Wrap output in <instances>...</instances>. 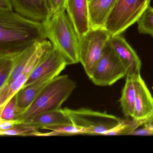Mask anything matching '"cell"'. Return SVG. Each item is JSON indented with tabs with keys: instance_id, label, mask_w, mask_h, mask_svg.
Wrapping results in <instances>:
<instances>
[{
	"instance_id": "1",
	"label": "cell",
	"mask_w": 153,
	"mask_h": 153,
	"mask_svg": "<svg viewBox=\"0 0 153 153\" xmlns=\"http://www.w3.org/2000/svg\"><path fill=\"white\" fill-rule=\"evenodd\" d=\"M47 39L42 22L14 10H0V55L17 54Z\"/></svg>"
},
{
	"instance_id": "2",
	"label": "cell",
	"mask_w": 153,
	"mask_h": 153,
	"mask_svg": "<svg viewBox=\"0 0 153 153\" xmlns=\"http://www.w3.org/2000/svg\"><path fill=\"white\" fill-rule=\"evenodd\" d=\"M42 23L47 39L61 54L67 65L79 63V37L66 10L48 17Z\"/></svg>"
},
{
	"instance_id": "3",
	"label": "cell",
	"mask_w": 153,
	"mask_h": 153,
	"mask_svg": "<svg viewBox=\"0 0 153 153\" xmlns=\"http://www.w3.org/2000/svg\"><path fill=\"white\" fill-rule=\"evenodd\" d=\"M76 87V82L68 75L57 76L45 87L19 120L22 123L41 113L61 110Z\"/></svg>"
},
{
	"instance_id": "4",
	"label": "cell",
	"mask_w": 153,
	"mask_h": 153,
	"mask_svg": "<svg viewBox=\"0 0 153 153\" xmlns=\"http://www.w3.org/2000/svg\"><path fill=\"white\" fill-rule=\"evenodd\" d=\"M151 0H117L109 15L105 28L111 36L122 34L138 21L150 6Z\"/></svg>"
},
{
	"instance_id": "5",
	"label": "cell",
	"mask_w": 153,
	"mask_h": 153,
	"mask_svg": "<svg viewBox=\"0 0 153 153\" xmlns=\"http://www.w3.org/2000/svg\"><path fill=\"white\" fill-rule=\"evenodd\" d=\"M76 126L84 129L87 135H105L117 126L122 119L105 112H101L86 108L63 109Z\"/></svg>"
},
{
	"instance_id": "6",
	"label": "cell",
	"mask_w": 153,
	"mask_h": 153,
	"mask_svg": "<svg viewBox=\"0 0 153 153\" xmlns=\"http://www.w3.org/2000/svg\"><path fill=\"white\" fill-rule=\"evenodd\" d=\"M111 36L106 29L100 28L90 29L79 37V62L83 65L88 77L92 75Z\"/></svg>"
},
{
	"instance_id": "7",
	"label": "cell",
	"mask_w": 153,
	"mask_h": 153,
	"mask_svg": "<svg viewBox=\"0 0 153 153\" xmlns=\"http://www.w3.org/2000/svg\"><path fill=\"white\" fill-rule=\"evenodd\" d=\"M127 68L114 50L109 40L89 79L97 85L111 86L127 76Z\"/></svg>"
},
{
	"instance_id": "8",
	"label": "cell",
	"mask_w": 153,
	"mask_h": 153,
	"mask_svg": "<svg viewBox=\"0 0 153 153\" xmlns=\"http://www.w3.org/2000/svg\"><path fill=\"white\" fill-rule=\"evenodd\" d=\"M67 65L64 58L52 45L43 53L24 87L54 71L63 70Z\"/></svg>"
},
{
	"instance_id": "9",
	"label": "cell",
	"mask_w": 153,
	"mask_h": 153,
	"mask_svg": "<svg viewBox=\"0 0 153 153\" xmlns=\"http://www.w3.org/2000/svg\"><path fill=\"white\" fill-rule=\"evenodd\" d=\"M110 43L127 69V76L136 77L140 75L141 62L138 56L122 35L111 36Z\"/></svg>"
},
{
	"instance_id": "10",
	"label": "cell",
	"mask_w": 153,
	"mask_h": 153,
	"mask_svg": "<svg viewBox=\"0 0 153 153\" xmlns=\"http://www.w3.org/2000/svg\"><path fill=\"white\" fill-rule=\"evenodd\" d=\"M89 0H67L66 11L80 37L90 29L88 16Z\"/></svg>"
},
{
	"instance_id": "11",
	"label": "cell",
	"mask_w": 153,
	"mask_h": 153,
	"mask_svg": "<svg viewBox=\"0 0 153 153\" xmlns=\"http://www.w3.org/2000/svg\"><path fill=\"white\" fill-rule=\"evenodd\" d=\"M135 80L136 97L132 118L148 121L153 115V97L140 75L135 77Z\"/></svg>"
},
{
	"instance_id": "12",
	"label": "cell",
	"mask_w": 153,
	"mask_h": 153,
	"mask_svg": "<svg viewBox=\"0 0 153 153\" xmlns=\"http://www.w3.org/2000/svg\"><path fill=\"white\" fill-rule=\"evenodd\" d=\"M63 70H59L47 75L28 85L23 87L17 93L18 105L23 113L31 105L45 87Z\"/></svg>"
},
{
	"instance_id": "13",
	"label": "cell",
	"mask_w": 153,
	"mask_h": 153,
	"mask_svg": "<svg viewBox=\"0 0 153 153\" xmlns=\"http://www.w3.org/2000/svg\"><path fill=\"white\" fill-rule=\"evenodd\" d=\"M117 0H90L88 16L90 29L104 28Z\"/></svg>"
},
{
	"instance_id": "14",
	"label": "cell",
	"mask_w": 153,
	"mask_h": 153,
	"mask_svg": "<svg viewBox=\"0 0 153 153\" xmlns=\"http://www.w3.org/2000/svg\"><path fill=\"white\" fill-rule=\"evenodd\" d=\"M14 10L33 20L42 22L49 13L43 0H10Z\"/></svg>"
},
{
	"instance_id": "15",
	"label": "cell",
	"mask_w": 153,
	"mask_h": 153,
	"mask_svg": "<svg viewBox=\"0 0 153 153\" xmlns=\"http://www.w3.org/2000/svg\"><path fill=\"white\" fill-rule=\"evenodd\" d=\"M22 123L38 129H45L50 126L73 124L62 109L41 113Z\"/></svg>"
},
{
	"instance_id": "16",
	"label": "cell",
	"mask_w": 153,
	"mask_h": 153,
	"mask_svg": "<svg viewBox=\"0 0 153 153\" xmlns=\"http://www.w3.org/2000/svg\"><path fill=\"white\" fill-rule=\"evenodd\" d=\"M136 97L135 77L127 76L125 85L120 100L123 112L126 117L133 118Z\"/></svg>"
},
{
	"instance_id": "17",
	"label": "cell",
	"mask_w": 153,
	"mask_h": 153,
	"mask_svg": "<svg viewBox=\"0 0 153 153\" xmlns=\"http://www.w3.org/2000/svg\"><path fill=\"white\" fill-rule=\"evenodd\" d=\"M40 43L36 44L21 52L14 55V65L13 71L9 79L5 86L9 85L22 74L32 57L37 51Z\"/></svg>"
},
{
	"instance_id": "18",
	"label": "cell",
	"mask_w": 153,
	"mask_h": 153,
	"mask_svg": "<svg viewBox=\"0 0 153 153\" xmlns=\"http://www.w3.org/2000/svg\"><path fill=\"white\" fill-rule=\"evenodd\" d=\"M45 129L51 131V132L42 133L38 131L36 136H71L76 135H87L84 129L73 124L56 125L46 127Z\"/></svg>"
},
{
	"instance_id": "19",
	"label": "cell",
	"mask_w": 153,
	"mask_h": 153,
	"mask_svg": "<svg viewBox=\"0 0 153 153\" xmlns=\"http://www.w3.org/2000/svg\"><path fill=\"white\" fill-rule=\"evenodd\" d=\"M1 119L7 120H19L23 111L18 105L16 94L12 97L6 104L0 107Z\"/></svg>"
},
{
	"instance_id": "20",
	"label": "cell",
	"mask_w": 153,
	"mask_h": 153,
	"mask_svg": "<svg viewBox=\"0 0 153 153\" xmlns=\"http://www.w3.org/2000/svg\"><path fill=\"white\" fill-rule=\"evenodd\" d=\"M147 122L137 120L132 118L131 120H122L117 126L108 131L105 135H130L132 131Z\"/></svg>"
},
{
	"instance_id": "21",
	"label": "cell",
	"mask_w": 153,
	"mask_h": 153,
	"mask_svg": "<svg viewBox=\"0 0 153 153\" xmlns=\"http://www.w3.org/2000/svg\"><path fill=\"white\" fill-rule=\"evenodd\" d=\"M14 55H0V89L7 82L13 71Z\"/></svg>"
},
{
	"instance_id": "22",
	"label": "cell",
	"mask_w": 153,
	"mask_h": 153,
	"mask_svg": "<svg viewBox=\"0 0 153 153\" xmlns=\"http://www.w3.org/2000/svg\"><path fill=\"white\" fill-rule=\"evenodd\" d=\"M137 23L140 33L149 35L153 38V7L149 6Z\"/></svg>"
},
{
	"instance_id": "23",
	"label": "cell",
	"mask_w": 153,
	"mask_h": 153,
	"mask_svg": "<svg viewBox=\"0 0 153 153\" xmlns=\"http://www.w3.org/2000/svg\"><path fill=\"white\" fill-rule=\"evenodd\" d=\"M38 130L26 123H20L9 129L0 131V135L1 136H36L39 131Z\"/></svg>"
},
{
	"instance_id": "24",
	"label": "cell",
	"mask_w": 153,
	"mask_h": 153,
	"mask_svg": "<svg viewBox=\"0 0 153 153\" xmlns=\"http://www.w3.org/2000/svg\"><path fill=\"white\" fill-rule=\"evenodd\" d=\"M66 1L67 0H51V9L48 17L62 10H66Z\"/></svg>"
},
{
	"instance_id": "25",
	"label": "cell",
	"mask_w": 153,
	"mask_h": 153,
	"mask_svg": "<svg viewBox=\"0 0 153 153\" xmlns=\"http://www.w3.org/2000/svg\"><path fill=\"white\" fill-rule=\"evenodd\" d=\"M130 135H153V127L147 121L144 124L143 128L136 129Z\"/></svg>"
},
{
	"instance_id": "26",
	"label": "cell",
	"mask_w": 153,
	"mask_h": 153,
	"mask_svg": "<svg viewBox=\"0 0 153 153\" xmlns=\"http://www.w3.org/2000/svg\"><path fill=\"white\" fill-rule=\"evenodd\" d=\"M20 123L19 120H7L0 119V131H5L13 128Z\"/></svg>"
},
{
	"instance_id": "27",
	"label": "cell",
	"mask_w": 153,
	"mask_h": 153,
	"mask_svg": "<svg viewBox=\"0 0 153 153\" xmlns=\"http://www.w3.org/2000/svg\"><path fill=\"white\" fill-rule=\"evenodd\" d=\"M13 7L10 0H0V10H13Z\"/></svg>"
},
{
	"instance_id": "28",
	"label": "cell",
	"mask_w": 153,
	"mask_h": 153,
	"mask_svg": "<svg viewBox=\"0 0 153 153\" xmlns=\"http://www.w3.org/2000/svg\"><path fill=\"white\" fill-rule=\"evenodd\" d=\"M45 4V7L47 8V10L48 11V13L50 12V9H51V0H43Z\"/></svg>"
},
{
	"instance_id": "29",
	"label": "cell",
	"mask_w": 153,
	"mask_h": 153,
	"mask_svg": "<svg viewBox=\"0 0 153 153\" xmlns=\"http://www.w3.org/2000/svg\"><path fill=\"white\" fill-rule=\"evenodd\" d=\"M148 122L149 123H150V124H151V125L153 127V115H152V117H151V118L148 120Z\"/></svg>"
},
{
	"instance_id": "30",
	"label": "cell",
	"mask_w": 153,
	"mask_h": 153,
	"mask_svg": "<svg viewBox=\"0 0 153 153\" xmlns=\"http://www.w3.org/2000/svg\"><path fill=\"white\" fill-rule=\"evenodd\" d=\"M89 1H90V0H89Z\"/></svg>"
}]
</instances>
